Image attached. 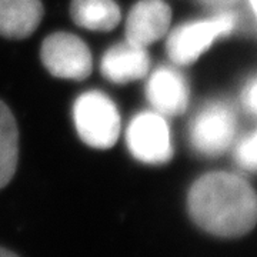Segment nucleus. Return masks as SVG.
Listing matches in <instances>:
<instances>
[{
  "label": "nucleus",
  "mask_w": 257,
  "mask_h": 257,
  "mask_svg": "<svg viewBox=\"0 0 257 257\" xmlns=\"http://www.w3.org/2000/svg\"><path fill=\"white\" fill-rule=\"evenodd\" d=\"M192 220L219 237H239L257 223V193L246 179L230 172L199 177L187 194Z\"/></svg>",
  "instance_id": "f257e3e1"
},
{
  "label": "nucleus",
  "mask_w": 257,
  "mask_h": 257,
  "mask_svg": "<svg viewBox=\"0 0 257 257\" xmlns=\"http://www.w3.org/2000/svg\"><path fill=\"white\" fill-rule=\"evenodd\" d=\"M237 26V15L227 9L219 10L207 19L187 22L169 35L167 55L177 66H189L197 62L217 40L233 35Z\"/></svg>",
  "instance_id": "f03ea898"
},
{
  "label": "nucleus",
  "mask_w": 257,
  "mask_h": 257,
  "mask_svg": "<svg viewBox=\"0 0 257 257\" xmlns=\"http://www.w3.org/2000/svg\"><path fill=\"white\" fill-rule=\"evenodd\" d=\"M73 121L79 138L94 149H110L120 135V114L110 97L99 90L80 94L73 104Z\"/></svg>",
  "instance_id": "7ed1b4c3"
},
{
  "label": "nucleus",
  "mask_w": 257,
  "mask_h": 257,
  "mask_svg": "<svg viewBox=\"0 0 257 257\" xmlns=\"http://www.w3.org/2000/svg\"><path fill=\"white\" fill-rule=\"evenodd\" d=\"M237 116L226 101H209L193 116L189 126V143L200 156L224 155L236 143Z\"/></svg>",
  "instance_id": "20e7f679"
},
{
  "label": "nucleus",
  "mask_w": 257,
  "mask_h": 257,
  "mask_svg": "<svg viewBox=\"0 0 257 257\" xmlns=\"http://www.w3.org/2000/svg\"><path fill=\"white\" fill-rule=\"evenodd\" d=\"M128 152L145 165H165L173 157V143L169 123L156 111H142L126 130Z\"/></svg>",
  "instance_id": "39448f33"
},
{
  "label": "nucleus",
  "mask_w": 257,
  "mask_h": 257,
  "mask_svg": "<svg viewBox=\"0 0 257 257\" xmlns=\"http://www.w3.org/2000/svg\"><path fill=\"white\" fill-rule=\"evenodd\" d=\"M40 57L55 77L84 80L92 73L93 59L87 45L72 33H53L45 39Z\"/></svg>",
  "instance_id": "423d86ee"
},
{
  "label": "nucleus",
  "mask_w": 257,
  "mask_h": 257,
  "mask_svg": "<svg viewBox=\"0 0 257 257\" xmlns=\"http://www.w3.org/2000/svg\"><path fill=\"white\" fill-rule=\"evenodd\" d=\"M146 97L153 110L165 116H179L190 101V87L183 74L175 67L162 66L149 77Z\"/></svg>",
  "instance_id": "0eeeda50"
},
{
  "label": "nucleus",
  "mask_w": 257,
  "mask_h": 257,
  "mask_svg": "<svg viewBox=\"0 0 257 257\" xmlns=\"http://www.w3.org/2000/svg\"><path fill=\"white\" fill-rule=\"evenodd\" d=\"M170 23L172 10L165 0H140L126 20V40L147 49L165 36Z\"/></svg>",
  "instance_id": "6e6552de"
},
{
  "label": "nucleus",
  "mask_w": 257,
  "mask_h": 257,
  "mask_svg": "<svg viewBox=\"0 0 257 257\" xmlns=\"http://www.w3.org/2000/svg\"><path fill=\"white\" fill-rule=\"evenodd\" d=\"M150 69L147 49L127 40L110 47L101 57V74L111 83L124 84L145 77Z\"/></svg>",
  "instance_id": "1a4fd4ad"
},
{
  "label": "nucleus",
  "mask_w": 257,
  "mask_h": 257,
  "mask_svg": "<svg viewBox=\"0 0 257 257\" xmlns=\"http://www.w3.org/2000/svg\"><path fill=\"white\" fill-rule=\"evenodd\" d=\"M43 18L42 0H0V35L8 39H26Z\"/></svg>",
  "instance_id": "9d476101"
},
{
  "label": "nucleus",
  "mask_w": 257,
  "mask_h": 257,
  "mask_svg": "<svg viewBox=\"0 0 257 257\" xmlns=\"http://www.w3.org/2000/svg\"><path fill=\"white\" fill-rule=\"evenodd\" d=\"M70 15L77 26L94 32H109L121 18L114 0H72Z\"/></svg>",
  "instance_id": "9b49d317"
},
{
  "label": "nucleus",
  "mask_w": 257,
  "mask_h": 257,
  "mask_svg": "<svg viewBox=\"0 0 257 257\" xmlns=\"http://www.w3.org/2000/svg\"><path fill=\"white\" fill-rule=\"evenodd\" d=\"M19 160V128L13 113L0 100V189L15 176Z\"/></svg>",
  "instance_id": "f8f14e48"
},
{
  "label": "nucleus",
  "mask_w": 257,
  "mask_h": 257,
  "mask_svg": "<svg viewBox=\"0 0 257 257\" xmlns=\"http://www.w3.org/2000/svg\"><path fill=\"white\" fill-rule=\"evenodd\" d=\"M234 160L244 170H257V128L234 143Z\"/></svg>",
  "instance_id": "ddd939ff"
},
{
  "label": "nucleus",
  "mask_w": 257,
  "mask_h": 257,
  "mask_svg": "<svg viewBox=\"0 0 257 257\" xmlns=\"http://www.w3.org/2000/svg\"><path fill=\"white\" fill-rule=\"evenodd\" d=\"M241 106L246 110L257 117V76H253L248 79V82L244 84L241 94H240Z\"/></svg>",
  "instance_id": "4468645a"
},
{
  "label": "nucleus",
  "mask_w": 257,
  "mask_h": 257,
  "mask_svg": "<svg viewBox=\"0 0 257 257\" xmlns=\"http://www.w3.org/2000/svg\"><path fill=\"white\" fill-rule=\"evenodd\" d=\"M204 5H209V6H213V8H219V10L224 9L226 6H230L233 5L236 0H202Z\"/></svg>",
  "instance_id": "2eb2a0df"
},
{
  "label": "nucleus",
  "mask_w": 257,
  "mask_h": 257,
  "mask_svg": "<svg viewBox=\"0 0 257 257\" xmlns=\"http://www.w3.org/2000/svg\"><path fill=\"white\" fill-rule=\"evenodd\" d=\"M246 3H247L250 13L253 15V18H254L257 23V0H246Z\"/></svg>",
  "instance_id": "dca6fc26"
},
{
  "label": "nucleus",
  "mask_w": 257,
  "mask_h": 257,
  "mask_svg": "<svg viewBox=\"0 0 257 257\" xmlns=\"http://www.w3.org/2000/svg\"><path fill=\"white\" fill-rule=\"evenodd\" d=\"M0 257H18L15 253H12L9 250H6V248L0 247Z\"/></svg>",
  "instance_id": "f3484780"
}]
</instances>
